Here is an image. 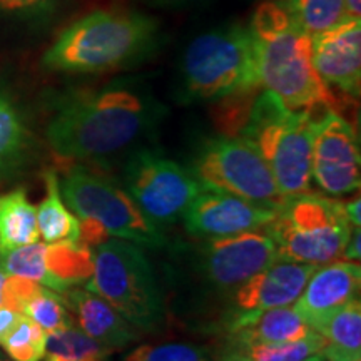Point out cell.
Returning a JSON list of instances; mask_svg holds the SVG:
<instances>
[{"instance_id": "6da1fadb", "label": "cell", "mask_w": 361, "mask_h": 361, "mask_svg": "<svg viewBox=\"0 0 361 361\" xmlns=\"http://www.w3.org/2000/svg\"><path fill=\"white\" fill-rule=\"evenodd\" d=\"M162 107L139 85L116 82L71 94L49 119L45 137L64 161H96L124 151L154 129Z\"/></svg>"}, {"instance_id": "7a4b0ae2", "label": "cell", "mask_w": 361, "mask_h": 361, "mask_svg": "<svg viewBox=\"0 0 361 361\" xmlns=\"http://www.w3.org/2000/svg\"><path fill=\"white\" fill-rule=\"evenodd\" d=\"M161 24L129 8H96L67 25L44 52L42 67L62 74H107L141 64L161 44Z\"/></svg>"}, {"instance_id": "3957f363", "label": "cell", "mask_w": 361, "mask_h": 361, "mask_svg": "<svg viewBox=\"0 0 361 361\" xmlns=\"http://www.w3.org/2000/svg\"><path fill=\"white\" fill-rule=\"evenodd\" d=\"M247 24L261 89L276 94L284 106L295 111L335 106L331 89L313 67L311 35L295 25L281 4H259Z\"/></svg>"}, {"instance_id": "277c9868", "label": "cell", "mask_w": 361, "mask_h": 361, "mask_svg": "<svg viewBox=\"0 0 361 361\" xmlns=\"http://www.w3.org/2000/svg\"><path fill=\"white\" fill-rule=\"evenodd\" d=\"M259 89L250 24L234 22L197 35L180 59L178 97L184 104L246 101Z\"/></svg>"}, {"instance_id": "5b68a950", "label": "cell", "mask_w": 361, "mask_h": 361, "mask_svg": "<svg viewBox=\"0 0 361 361\" xmlns=\"http://www.w3.org/2000/svg\"><path fill=\"white\" fill-rule=\"evenodd\" d=\"M313 124L311 111L290 109L263 89L239 129V135L258 147L283 196L311 191Z\"/></svg>"}, {"instance_id": "8992f818", "label": "cell", "mask_w": 361, "mask_h": 361, "mask_svg": "<svg viewBox=\"0 0 361 361\" xmlns=\"http://www.w3.org/2000/svg\"><path fill=\"white\" fill-rule=\"evenodd\" d=\"M90 250L92 274L85 290L106 300L139 331H157L164 322V300L142 247L109 238Z\"/></svg>"}, {"instance_id": "52a82bcc", "label": "cell", "mask_w": 361, "mask_h": 361, "mask_svg": "<svg viewBox=\"0 0 361 361\" xmlns=\"http://www.w3.org/2000/svg\"><path fill=\"white\" fill-rule=\"evenodd\" d=\"M351 228L341 201L310 191L283 196L263 233L278 261L323 266L341 258Z\"/></svg>"}, {"instance_id": "ba28073f", "label": "cell", "mask_w": 361, "mask_h": 361, "mask_svg": "<svg viewBox=\"0 0 361 361\" xmlns=\"http://www.w3.org/2000/svg\"><path fill=\"white\" fill-rule=\"evenodd\" d=\"M62 200L80 221L101 226L109 238L149 250H161L168 239L139 209L124 186L109 176L74 164L59 179Z\"/></svg>"}, {"instance_id": "9c48e42d", "label": "cell", "mask_w": 361, "mask_h": 361, "mask_svg": "<svg viewBox=\"0 0 361 361\" xmlns=\"http://www.w3.org/2000/svg\"><path fill=\"white\" fill-rule=\"evenodd\" d=\"M188 169L207 191L231 194L269 209L283 200L264 157L243 135L218 134L204 139Z\"/></svg>"}, {"instance_id": "30bf717a", "label": "cell", "mask_w": 361, "mask_h": 361, "mask_svg": "<svg viewBox=\"0 0 361 361\" xmlns=\"http://www.w3.org/2000/svg\"><path fill=\"white\" fill-rule=\"evenodd\" d=\"M123 186L146 218L161 229L183 218L201 186L188 168L152 149H137L123 168Z\"/></svg>"}, {"instance_id": "8fae6325", "label": "cell", "mask_w": 361, "mask_h": 361, "mask_svg": "<svg viewBox=\"0 0 361 361\" xmlns=\"http://www.w3.org/2000/svg\"><path fill=\"white\" fill-rule=\"evenodd\" d=\"M278 261L276 247L266 233L204 238L194 247V271L207 291L231 295L252 274Z\"/></svg>"}, {"instance_id": "7c38bea8", "label": "cell", "mask_w": 361, "mask_h": 361, "mask_svg": "<svg viewBox=\"0 0 361 361\" xmlns=\"http://www.w3.org/2000/svg\"><path fill=\"white\" fill-rule=\"evenodd\" d=\"M311 179L329 196L355 194L361 184L360 139L353 126L326 109L313 124Z\"/></svg>"}, {"instance_id": "4fadbf2b", "label": "cell", "mask_w": 361, "mask_h": 361, "mask_svg": "<svg viewBox=\"0 0 361 361\" xmlns=\"http://www.w3.org/2000/svg\"><path fill=\"white\" fill-rule=\"evenodd\" d=\"M0 271L64 295L92 274V250L80 243H32L0 252Z\"/></svg>"}, {"instance_id": "5bb4252c", "label": "cell", "mask_w": 361, "mask_h": 361, "mask_svg": "<svg viewBox=\"0 0 361 361\" xmlns=\"http://www.w3.org/2000/svg\"><path fill=\"white\" fill-rule=\"evenodd\" d=\"M316 268L313 264L274 261L252 274L229 295L231 300L221 318L224 331H233L266 310L291 306Z\"/></svg>"}, {"instance_id": "9a60e30c", "label": "cell", "mask_w": 361, "mask_h": 361, "mask_svg": "<svg viewBox=\"0 0 361 361\" xmlns=\"http://www.w3.org/2000/svg\"><path fill=\"white\" fill-rule=\"evenodd\" d=\"M274 209L231 194L201 189L183 214L184 228L194 238H226L259 231Z\"/></svg>"}, {"instance_id": "2e32d148", "label": "cell", "mask_w": 361, "mask_h": 361, "mask_svg": "<svg viewBox=\"0 0 361 361\" xmlns=\"http://www.w3.org/2000/svg\"><path fill=\"white\" fill-rule=\"evenodd\" d=\"M311 61L324 84L351 99L361 90V19H343L311 35Z\"/></svg>"}, {"instance_id": "e0dca14e", "label": "cell", "mask_w": 361, "mask_h": 361, "mask_svg": "<svg viewBox=\"0 0 361 361\" xmlns=\"http://www.w3.org/2000/svg\"><path fill=\"white\" fill-rule=\"evenodd\" d=\"M360 284L361 268L355 261H333L318 266L293 303V310L314 329L329 314L358 298Z\"/></svg>"}, {"instance_id": "ac0fdd59", "label": "cell", "mask_w": 361, "mask_h": 361, "mask_svg": "<svg viewBox=\"0 0 361 361\" xmlns=\"http://www.w3.org/2000/svg\"><path fill=\"white\" fill-rule=\"evenodd\" d=\"M62 296L74 318V323L85 335L111 351L123 350L130 343L139 340V335H141L139 329L126 322L106 300L85 290L84 286L71 288Z\"/></svg>"}, {"instance_id": "d6986e66", "label": "cell", "mask_w": 361, "mask_h": 361, "mask_svg": "<svg viewBox=\"0 0 361 361\" xmlns=\"http://www.w3.org/2000/svg\"><path fill=\"white\" fill-rule=\"evenodd\" d=\"M7 306L20 311L45 333L74 324L64 296L24 278L8 276Z\"/></svg>"}, {"instance_id": "ffe728a7", "label": "cell", "mask_w": 361, "mask_h": 361, "mask_svg": "<svg viewBox=\"0 0 361 361\" xmlns=\"http://www.w3.org/2000/svg\"><path fill=\"white\" fill-rule=\"evenodd\" d=\"M314 329L293 310V306L271 308L226 333L224 345H256V343H286L303 340Z\"/></svg>"}, {"instance_id": "44dd1931", "label": "cell", "mask_w": 361, "mask_h": 361, "mask_svg": "<svg viewBox=\"0 0 361 361\" xmlns=\"http://www.w3.org/2000/svg\"><path fill=\"white\" fill-rule=\"evenodd\" d=\"M314 331L324 338L319 356L326 361H361V303L358 298L329 314Z\"/></svg>"}, {"instance_id": "7402d4cb", "label": "cell", "mask_w": 361, "mask_h": 361, "mask_svg": "<svg viewBox=\"0 0 361 361\" xmlns=\"http://www.w3.org/2000/svg\"><path fill=\"white\" fill-rule=\"evenodd\" d=\"M34 139L19 109L0 94V180L16 178L29 164Z\"/></svg>"}, {"instance_id": "603a6c76", "label": "cell", "mask_w": 361, "mask_h": 361, "mask_svg": "<svg viewBox=\"0 0 361 361\" xmlns=\"http://www.w3.org/2000/svg\"><path fill=\"white\" fill-rule=\"evenodd\" d=\"M44 184L45 197L35 207L39 236L47 245L79 243L80 221L62 200L61 188H59V176L56 171H45Z\"/></svg>"}, {"instance_id": "cb8c5ba5", "label": "cell", "mask_w": 361, "mask_h": 361, "mask_svg": "<svg viewBox=\"0 0 361 361\" xmlns=\"http://www.w3.org/2000/svg\"><path fill=\"white\" fill-rule=\"evenodd\" d=\"M37 211L24 188L0 194V252L37 243Z\"/></svg>"}, {"instance_id": "d4e9b609", "label": "cell", "mask_w": 361, "mask_h": 361, "mask_svg": "<svg viewBox=\"0 0 361 361\" xmlns=\"http://www.w3.org/2000/svg\"><path fill=\"white\" fill-rule=\"evenodd\" d=\"M324 338L318 331L303 340L286 343H256V345H221L214 361H303L322 353Z\"/></svg>"}, {"instance_id": "484cf974", "label": "cell", "mask_w": 361, "mask_h": 361, "mask_svg": "<svg viewBox=\"0 0 361 361\" xmlns=\"http://www.w3.org/2000/svg\"><path fill=\"white\" fill-rule=\"evenodd\" d=\"M111 353L74 323L47 333L44 361H107Z\"/></svg>"}, {"instance_id": "4316f807", "label": "cell", "mask_w": 361, "mask_h": 361, "mask_svg": "<svg viewBox=\"0 0 361 361\" xmlns=\"http://www.w3.org/2000/svg\"><path fill=\"white\" fill-rule=\"evenodd\" d=\"M279 4L308 35L324 32L345 19V0H281Z\"/></svg>"}, {"instance_id": "83f0119b", "label": "cell", "mask_w": 361, "mask_h": 361, "mask_svg": "<svg viewBox=\"0 0 361 361\" xmlns=\"http://www.w3.org/2000/svg\"><path fill=\"white\" fill-rule=\"evenodd\" d=\"M45 341H47V333L37 323L22 314L19 323L13 326L6 340L0 343V348L13 361H42Z\"/></svg>"}, {"instance_id": "f1b7e54d", "label": "cell", "mask_w": 361, "mask_h": 361, "mask_svg": "<svg viewBox=\"0 0 361 361\" xmlns=\"http://www.w3.org/2000/svg\"><path fill=\"white\" fill-rule=\"evenodd\" d=\"M124 361H207L202 348L184 343L168 345H142L130 351Z\"/></svg>"}, {"instance_id": "f546056e", "label": "cell", "mask_w": 361, "mask_h": 361, "mask_svg": "<svg viewBox=\"0 0 361 361\" xmlns=\"http://www.w3.org/2000/svg\"><path fill=\"white\" fill-rule=\"evenodd\" d=\"M61 0H0V12L17 19H37L51 13Z\"/></svg>"}, {"instance_id": "4dcf8cb0", "label": "cell", "mask_w": 361, "mask_h": 361, "mask_svg": "<svg viewBox=\"0 0 361 361\" xmlns=\"http://www.w3.org/2000/svg\"><path fill=\"white\" fill-rule=\"evenodd\" d=\"M22 318L20 311L11 308L7 305H0V343L6 340V336L12 331L13 326Z\"/></svg>"}, {"instance_id": "1f68e13d", "label": "cell", "mask_w": 361, "mask_h": 361, "mask_svg": "<svg viewBox=\"0 0 361 361\" xmlns=\"http://www.w3.org/2000/svg\"><path fill=\"white\" fill-rule=\"evenodd\" d=\"M361 231L360 228H351V233H350V238L348 241H346L345 245V250H343V258H346L348 261H358L361 259Z\"/></svg>"}, {"instance_id": "d6a6232c", "label": "cell", "mask_w": 361, "mask_h": 361, "mask_svg": "<svg viewBox=\"0 0 361 361\" xmlns=\"http://www.w3.org/2000/svg\"><path fill=\"white\" fill-rule=\"evenodd\" d=\"M360 197L356 196L355 200H351L348 202H343V207H345V214L348 221L351 223V226H355V228H360L361 224V218H360Z\"/></svg>"}, {"instance_id": "836d02e7", "label": "cell", "mask_w": 361, "mask_h": 361, "mask_svg": "<svg viewBox=\"0 0 361 361\" xmlns=\"http://www.w3.org/2000/svg\"><path fill=\"white\" fill-rule=\"evenodd\" d=\"M345 19H361V0H345Z\"/></svg>"}, {"instance_id": "e575fe53", "label": "cell", "mask_w": 361, "mask_h": 361, "mask_svg": "<svg viewBox=\"0 0 361 361\" xmlns=\"http://www.w3.org/2000/svg\"><path fill=\"white\" fill-rule=\"evenodd\" d=\"M7 286H8V274L0 271V305H7Z\"/></svg>"}, {"instance_id": "d590c367", "label": "cell", "mask_w": 361, "mask_h": 361, "mask_svg": "<svg viewBox=\"0 0 361 361\" xmlns=\"http://www.w3.org/2000/svg\"><path fill=\"white\" fill-rule=\"evenodd\" d=\"M149 2L159 4V6H184V4L196 2V0H149Z\"/></svg>"}, {"instance_id": "8d00e7d4", "label": "cell", "mask_w": 361, "mask_h": 361, "mask_svg": "<svg viewBox=\"0 0 361 361\" xmlns=\"http://www.w3.org/2000/svg\"><path fill=\"white\" fill-rule=\"evenodd\" d=\"M303 361H326V360H324L323 356L314 355V356H310V358H306V360H303Z\"/></svg>"}, {"instance_id": "74e56055", "label": "cell", "mask_w": 361, "mask_h": 361, "mask_svg": "<svg viewBox=\"0 0 361 361\" xmlns=\"http://www.w3.org/2000/svg\"><path fill=\"white\" fill-rule=\"evenodd\" d=\"M0 361H8V360H6V358H2V356H0Z\"/></svg>"}]
</instances>
